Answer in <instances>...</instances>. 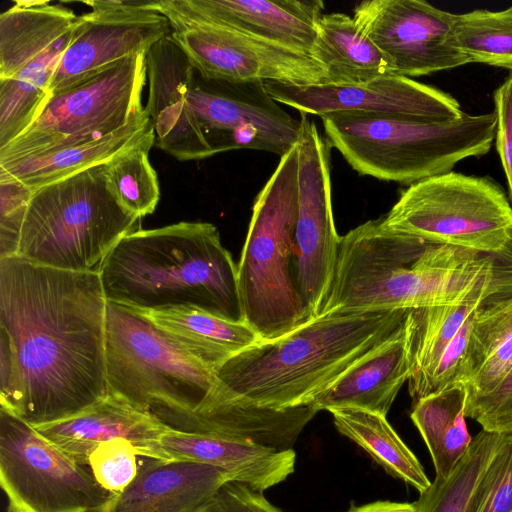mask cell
Masks as SVG:
<instances>
[{
    "instance_id": "cell-32",
    "label": "cell",
    "mask_w": 512,
    "mask_h": 512,
    "mask_svg": "<svg viewBox=\"0 0 512 512\" xmlns=\"http://www.w3.org/2000/svg\"><path fill=\"white\" fill-rule=\"evenodd\" d=\"M503 434L481 430L445 478L435 477L420 494L415 505L418 512H473L482 478L494 457Z\"/></svg>"
},
{
    "instance_id": "cell-12",
    "label": "cell",
    "mask_w": 512,
    "mask_h": 512,
    "mask_svg": "<svg viewBox=\"0 0 512 512\" xmlns=\"http://www.w3.org/2000/svg\"><path fill=\"white\" fill-rule=\"evenodd\" d=\"M301 119L294 275L303 300L317 317L328 293L341 236L332 210L331 147L307 115L301 114Z\"/></svg>"
},
{
    "instance_id": "cell-35",
    "label": "cell",
    "mask_w": 512,
    "mask_h": 512,
    "mask_svg": "<svg viewBox=\"0 0 512 512\" xmlns=\"http://www.w3.org/2000/svg\"><path fill=\"white\" fill-rule=\"evenodd\" d=\"M138 456L136 448L126 440L107 441L91 452L87 466L104 489L118 494L137 477L141 469Z\"/></svg>"
},
{
    "instance_id": "cell-14",
    "label": "cell",
    "mask_w": 512,
    "mask_h": 512,
    "mask_svg": "<svg viewBox=\"0 0 512 512\" xmlns=\"http://www.w3.org/2000/svg\"><path fill=\"white\" fill-rule=\"evenodd\" d=\"M171 37L197 73L229 83H328L325 70L309 54L228 29L189 24L173 26Z\"/></svg>"
},
{
    "instance_id": "cell-10",
    "label": "cell",
    "mask_w": 512,
    "mask_h": 512,
    "mask_svg": "<svg viewBox=\"0 0 512 512\" xmlns=\"http://www.w3.org/2000/svg\"><path fill=\"white\" fill-rule=\"evenodd\" d=\"M0 485L8 512H86L115 495L90 468L0 408Z\"/></svg>"
},
{
    "instance_id": "cell-30",
    "label": "cell",
    "mask_w": 512,
    "mask_h": 512,
    "mask_svg": "<svg viewBox=\"0 0 512 512\" xmlns=\"http://www.w3.org/2000/svg\"><path fill=\"white\" fill-rule=\"evenodd\" d=\"M333 423L388 474L415 488L420 494L431 485L421 463L385 416L356 408L330 411Z\"/></svg>"
},
{
    "instance_id": "cell-26",
    "label": "cell",
    "mask_w": 512,
    "mask_h": 512,
    "mask_svg": "<svg viewBox=\"0 0 512 512\" xmlns=\"http://www.w3.org/2000/svg\"><path fill=\"white\" fill-rule=\"evenodd\" d=\"M73 10L43 0H17L0 15V79H10L71 30Z\"/></svg>"
},
{
    "instance_id": "cell-4",
    "label": "cell",
    "mask_w": 512,
    "mask_h": 512,
    "mask_svg": "<svg viewBox=\"0 0 512 512\" xmlns=\"http://www.w3.org/2000/svg\"><path fill=\"white\" fill-rule=\"evenodd\" d=\"M326 141L361 175L412 185L486 155L495 140L493 112L450 122L360 112L320 117Z\"/></svg>"
},
{
    "instance_id": "cell-9",
    "label": "cell",
    "mask_w": 512,
    "mask_h": 512,
    "mask_svg": "<svg viewBox=\"0 0 512 512\" xmlns=\"http://www.w3.org/2000/svg\"><path fill=\"white\" fill-rule=\"evenodd\" d=\"M146 53L121 59L51 94L31 126L0 148V165L103 137L143 113Z\"/></svg>"
},
{
    "instance_id": "cell-38",
    "label": "cell",
    "mask_w": 512,
    "mask_h": 512,
    "mask_svg": "<svg viewBox=\"0 0 512 512\" xmlns=\"http://www.w3.org/2000/svg\"><path fill=\"white\" fill-rule=\"evenodd\" d=\"M465 414L479 423L482 430L512 433V369L493 391L467 403Z\"/></svg>"
},
{
    "instance_id": "cell-31",
    "label": "cell",
    "mask_w": 512,
    "mask_h": 512,
    "mask_svg": "<svg viewBox=\"0 0 512 512\" xmlns=\"http://www.w3.org/2000/svg\"><path fill=\"white\" fill-rule=\"evenodd\" d=\"M480 306V303H464L408 310L411 359L408 387L414 403L423 398L425 387L441 358Z\"/></svg>"
},
{
    "instance_id": "cell-33",
    "label": "cell",
    "mask_w": 512,
    "mask_h": 512,
    "mask_svg": "<svg viewBox=\"0 0 512 512\" xmlns=\"http://www.w3.org/2000/svg\"><path fill=\"white\" fill-rule=\"evenodd\" d=\"M451 35L453 45L471 63L512 72V6L500 11L476 9L454 14Z\"/></svg>"
},
{
    "instance_id": "cell-19",
    "label": "cell",
    "mask_w": 512,
    "mask_h": 512,
    "mask_svg": "<svg viewBox=\"0 0 512 512\" xmlns=\"http://www.w3.org/2000/svg\"><path fill=\"white\" fill-rule=\"evenodd\" d=\"M154 459L218 467L234 480L264 492L294 472L296 454L293 449L278 450L239 438L170 428L156 443Z\"/></svg>"
},
{
    "instance_id": "cell-25",
    "label": "cell",
    "mask_w": 512,
    "mask_h": 512,
    "mask_svg": "<svg viewBox=\"0 0 512 512\" xmlns=\"http://www.w3.org/2000/svg\"><path fill=\"white\" fill-rule=\"evenodd\" d=\"M136 311L214 372L262 340L246 322H233L197 308Z\"/></svg>"
},
{
    "instance_id": "cell-18",
    "label": "cell",
    "mask_w": 512,
    "mask_h": 512,
    "mask_svg": "<svg viewBox=\"0 0 512 512\" xmlns=\"http://www.w3.org/2000/svg\"><path fill=\"white\" fill-rule=\"evenodd\" d=\"M148 100L145 110L158 148L180 161L201 160L213 153L187 104L195 69L171 35L146 53Z\"/></svg>"
},
{
    "instance_id": "cell-1",
    "label": "cell",
    "mask_w": 512,
    "mask_h": 512,
    "mask_svg": "<svg viewBox=\"0 0 512 512\" xmlns=\"http://www.w3.org/2000/svg\"><path fill=\"white\" fill-rule=\"evenodd\" d=\"M107 299L99 272L0 259V339L18 383L12 413L36 427L72 417L108 395Z\"/></svg>"
},
{
    "instance_id": "cell-13",
    "label": "cell",
    "mask_w": 512,
    "mask_h": 512,
    "mask_svg": "<svg viewBox=\"0 0 512 512\" xmlns=\"http://www.w3.org/2000/svg\"><path fill=\"white\" fill-rule=\"evenodd\" d=\"M353 18L382 52L391 74L419 77L471 63L452 43L454 14L427 1H363Z\"/></svg>"
},
{
    "instance_id": "cell-40",
    "label": "cell",
    "mask_w": 512,
    "mask_h": 512,
    "mask_svg": "<svg viewBox=\"0 0 512 512\" xmlns=\"http://www.w3.org/2000/svg\"><path fill=\"white\" fill-rule=\"evenodd\" d=\"M496 115L495 145L504 170L512 205V72L493 93Z\"/></svg>"
},
{
    "instance_id": "cell-39",
    "label": "cell",
    "mask_w": 512,
    "mask_h": 512,
    "mask_svg": "<svg viewBox=\"0 0 512 512\" xmlns=\"http://www.w3.org/2000/svg\"><path fill=\"white\" fill-rule=\"evenodd\" d=\"M195 512H283L246 483L229 479Z\"/></svg>"
},
{
    "instance_id": "cell-8",
    "label": "cell",
    "mask_w": 512,
    "mask_h": 512,
    "mask_svg": "<svg viewBox=\"0 0 512 512\" xmlns=\"http://www.w3.org/2000/svg\"><path fill=\"white\" fill-rule=\"evenodd\" d=\"M381 224L431 244L494 253L512 237V205L490 176L450 171L405 189Z\"/></svg>"
},
{
    "instance_id": "cell-6",
    "label": "cell",
    "mask_w": 512,
    "mask_h": 512,
    "mask_svg": "<svg viewBox=\"0 0 512 512\" xmlns=\"http://www.w3.org/2000/svg\"><path fill=\"white\" fill-rule=\"evenodd\" d=\"M108 392L184 431L216 385L207 368L140 312L107 301Z\"/></svg>"
},
{
    "instance_id": "cell-17",
    "label": "cell",
    "mask_w": 512,
    "mask_h": 512,
    "mask_svg": "<svg viewBox=\"0 0 512 512\" xmlns=\"http://www.w3.org/2000/svg\"><path fill=\"white\" fill-rule=\"evenodd\" d=\"M324 7L320 0H155L171 27L216 26L309 55Z\"/></svg>"
},
{
    "instance_id": "cell-29",
    "label": "cell",
    "mask_w": 512,
    "mask_h": 512,
    "mask_svg": "<svg viewBox=\"0 0 512 512\" xmlns=\"http://www.w3.org/2000/svg\"><path fill=\"white\" fill-rule=\"evenodd\" d=\"M76 25L12 78L0 79V148L23 134L41 112Z\"/></svg>"
},
{
    "instance_id": "cell-3",
    "label": "cell",
    "mask_w": 512,
    "mask_h": 512,
    "mask_svg": "<svg viewBox=\"0 0 512 512\" xmlns=\"http://www.w3.org/2000/svg\"><path fill=\"white\" fill-rule=\"evenodd\" d=\"M408 310L329 313L237 354L215 371L229 395L270 409L308 405L390 337Z\"/></svg>"
},
{
    "instance_id": "cell-22",
    "label": "cell",
    "mask_w": 512,
    "mask_h": 512,
    "mask_svg": "<svg viewBox=\"0 0 512 512\" xmlns=\"http://www.w3.org/2000/svg\"><path fill=\"white\" fill-rule=\"evenodd\" d=\"M229 479L211 465L149 459L122 492L86 512H195Z\"/></svg>"
},
{
    "instance_id": "cell-7",
    "label": "cell",
    "mask_w": 512,
    "mask_h": 512,
    "mask_svg": "<svg viewBox=\"0 0 512 512\" xmlns=\"http://www.w3.org/2000/svg\"><path fill=\"white\" fill-rule=\"evenodd\" d=\"M140 226L141 218L110 194L103 164L33 191L17 256L59 270L99 272L117 243Z\"/></svg>"
},
{
    "instance_id": "cell-27",
    "label": "cell",
    "mask_w": 512,
    "mask_h": 512,
    "mask_svg": "<svg viewBox=\"0 0 512 512\" xmlns=\"http://www.w3.org/2000/svg\"><path fill=\"white\" fill-rule=\"evenodd\" d=\"M310 56L325 70L328 83L355 84L391 74L379 48L345 13L322 15Z\"/></svg>"
},
{
    "instance_id": "cell-2",
    "label": "cell",
    "mask_w": 512,
    "mask_h": 512,
    "mask_svg": "<svg viewBox=\"0 0 512 512\" xmlns=\"http://www.w3.org/2000/svg\"><path fill=\"white\" fill-rule=\"evenodd\" d=\"M107 301L135 310L197 308L245 322L238 269L216 226L179 222L126 235L99 270Z\"/></svg>"
},
{
    "instance_id": "cell-5",
    "label": "cell",
    "mask_w": 512,
    "mask_h": 512,
    "mask_svg": "<svg viewBox=\"0 0 512 512\" xmlns=\"http://www.w3.org/2000/svg\"><path fill=\"white\" fill-rule=\"evenodd\" d=\"M298 211V145L257 194L238 269L245 322L262 340L283 336L314 316L292 272Z\"/></svg>"
},
{
    "instance_id": "cell-11",
    "label": "cell",
    "mask_w": 512,
    "mask_h": 512,
    "mask_svg": "<svg viewBox=\"0 0 512 512\" xmlns=\"http://www.w3.org/2000/svg\"><path fill=\"white\" fill-rule=\"evenodd\" d=\"M187 104L213 155L252 149L282 157L301 139V117L287 113L264 83H229L195 76Z\"/></svg>"
},
{
    "instance_id": "cell-37",
    "label": "cell",
    "mask_w": 512,
    "mask_h": 512,
    "mask_svg": "<svg viewBox=\"0 0 512 512\" xmlns=\"http://www.w3.org/2000/svg\"><path fill=\"white\" fill-rule=\"evenodd\" d=\"M33 191L14 179H0V259L16 256Z\"/></svg>"
},
{
    "instance_id": "cell-21",
    "label": "cell",
    "mask_w": 512,
    "mask_h": 512,
    "mask_svg": "<svg viewBox=\"0 0 512 512\" xmlns=\"http://www.w3.org/2000/svg\"><path fill=\"white\" fill-rule=\"evenodd\" d=\"M34 427V426H33ZM35 429L82 465L100 444L126 440L139 456L154 459V448L170 429L148 411L111 394L84 411Z\"/></svg>"
},
{
    "instance_id": "cell-20",
    "label": "cell",
    "mask_w": 512,
    "mask_h": 512,
    "mask_svg": "<svg viewBox=\"0 0 512 512\" xmlns=\"http://www.w3.org/2000/svg\"><path fill=\"white\" fill-rule=\"evenodd\" d=\"M410 374V329L406 314L390 337L315 395L309 405L317 412L356 408L386 417Z\"/></svg>"
},
{
    "instance_id": "cell-41",
    "label": "cell",
    "mask_w": 512,
    "mask_h": 512,
    "mask_svg": "<svg viewBox=\"0 0 512 512\" xmlns=\"http://www.w3.org/2000/svg\"><path fill=\"white\" fill-rule=\"evenodd\" d=\"M347 512H418L415 503L392 501H376L358 507H352Z\"/></svg>"
},
{
    "instance_id": "cell-34",
    "label": "cell",
    "mask_w": 512,
    "mask_h": 512,
    "mask_svg": "<svg viewBox=\"0 0 512 512\" xmlns=\"http://www.w3.org/2000/svg\"><path fill=\"white\" fill-rule=\"evenodd\" d=\"M154 144L128 149L104 164L110 194L124 210L139 218L152 214L160 199L157 173L148 156Z\"/></svg>"
},
{
    "instance_id": "cell-36",
    "label": "cell",
    "mask_w": 512,
    "mask_h": 512,
    "mask_svg": "<svg viewBox=\"0 0 512 512\" xmlns=\"http://www.w3.org/2000/svg\"><path fill=\"white\" fill-rule=\"evenodd\" d=\"M473 512H512V433L502 437L480 483Z\"/></svg>"
},
{
    "instance_id": "cell-16",
    "label": "cell",
    "mask_w": 512,
    "mask_h": 512,
    "mask_svg": "<svg viewBox=\"0 0 512 512\" xmlns=\"http://www.w3.org/2000/svg\"><path fill=\"white\" fill-rule=\"evenodd\" d=\"M264 85L275 101L303 115L321 117L335 112H360L450 122L467 114L450 94L395 74L355 84L267 82Z\"/></svg>"
},
{
    "instance_id": "cell-28",
    "label": "cell",
    "mask_w": 512,
    "mask_h": 512,
    "mask_svg": "<svg viewBox=\"0 0 512 512\" xmlns=\"http://www.w3.org/2000/svg\"><path fill=\"white\" fill-rule=\"evenodd\" d=\"M467 397V389L454 383L413 405L410 417L431 455L435 477H447L472 443L465 420Z\"/></svg>"
},
{
    "instance_id": "cell-15",
    "label": "cell",
    "mask_w": 512,
    "mask_h": 512,
    "mask_svg": "<svg viewBox=\"0 0 512 512\" xmlns=\"http://www.w3.org/2000/svg\"><path fill=\"white\" fill-rule=\"evenodd\" d=\"M91 11L80 15L61 56L50 95L121 59L148 50L171 35L170 21L155 0L84 1Z\"/></svg>"
},
{
    "instance_id": "cell-24",
    "label": "cell",
    "mask_w": 512,
    "mask_h": 512,
    "mask_svg": "<svg viewBox=\"0 0 512 512\" xmlns=\"http://www.w3.org/2000/svg\"><path fill=\"white\" fill-rule=\"evenodd\" d=\"M511 369L512 295L475 311L454 383L467 389L470 403L493 391Z\"/></svg>"
},
{
    "instance_id": "cell-23",
    "label": "cell",
    "mask_w": 512,
    "mask_h": 512,
    "mask_svg": "<svg viewBox=\"0 0 512 512\" xmlns=\"http://www.w3.org/2000/svg\"><path fill=\"white\" fill-rule=\"evenodd\" d=\"M148 142L155 143V130L144 110L124 127L103 137L0 165V179L18 180L34 191L103 165L120 153Z\"/></svg>"
}]
</instances>
